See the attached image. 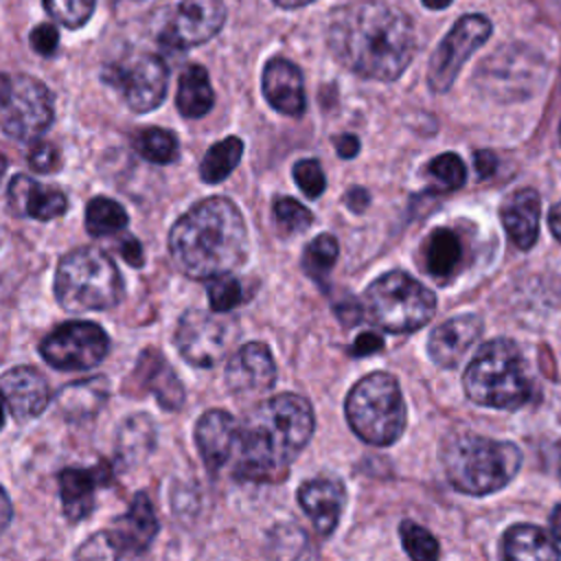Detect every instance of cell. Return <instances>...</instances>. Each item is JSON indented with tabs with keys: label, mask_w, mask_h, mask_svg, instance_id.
<instances>
[{
	"label": "cell",
	"mask_w": 561,
	"mask_h": 561,
	"mask_svg": "<svg viewBox=\"0 0 561 561\" xmlns=\"http://www.w3.org/2000/svg\"><path fill=\"white\" fill-rule=\"evenodd\" d=\"M158 533V519L151 500L145 491H138L125 515L116 517L107 530L118 557L142 554Z\"/></svg>",
	"instance_id": "16"
},
{
	"label": "cell",
	"mask_w": 561,
	"mask_h": 561,
	"mask_svg": "<svg viewBox=\"0 0 561 561\" xmlns=\"http://www.w3.org/2000/svg\"><path fill=\"white\" fill-rule=\"evenodd\" d=\"M460 261H462V243L451 228H436L423 241V267L436 280L451 278Z\"/></svg>",
	"instance_id": "28"
},
{
	"label": "cell",
	"mask_w": 561,
	"mask_h": 561,
	"mask_svg": "<svg viewBox=\"0 0 561 561\" xmlns=\"http://www.w3.org/2000/svg\"><path fill=\"white\" fill-rule=\"evenodd\" d=\"M449 482L469 495H489L506 486L522 465V451L508 440L458 434L443 449Z\"/></svg>",
	"instance_id": "4"
},
{
	"label": "cell",
	"mask_w": 561,
	"mask_h": 561,
	"mask_svg": "<svg viewBox=\"0 0 561 561\" xmlns=\"http://www.w3.org/2000/svg\"><path fill=\"white\" fill-rule=\"evenodd\" d=\"M134 149L149 162L156 164H167L173 162L180 153V145L173 131L162 129V127H147L140 129L134 140H131Z\"/></svg>",
	"instance_id": "33"
},
{
	"label": "cell",
	"mask_w": 561,
	"mask_h": 561,
	"mask_svg": "<svg viewBox=\"0 0 561 561\" xmlns=\"http://www.w3.org/2000/svg\"><path fill=\"white\" fill-rule=\"evenodd\" d=\"M44 9L53 20L66 28L83 26L94 9L96 0H42Z\"/></svg>",
	"instance_id": "38"
},
{
	"label": "cell",
	"mask_w": 561,
	"mask_h": 561,
	"mask_svg": "<svg viewBox=\"0 0 561 561\" xmlns=\"http://www.w3.org/2000/svg\"><path fill=\"white\" fill-rule=\"evenodd\" d=\"M127 226L125 208L110 197H94L85 208V228L92 237L114 234Z\"/></svg>",
	"instance_id": "34"
},
{
	"label": "cell",
	"mask_w": 561,
	"mask_h": 561,
	"mask_svg": "<svg viewBox=\"0 0 561 561\" xmlns=\"http://www.w3.org/2000/svg\"><path fill=\"white\" fill-rule=\"evenodd\" d=\"M110 348L105 331L88 320H70L48 333L42 344V357L57 370H85L96 366Z\"/></svg>",
	"instance_id": "12"
},
{
	"label": "cell",
	"mask_w": 561,
	"mask_h": 561,
	"mask_svg": "<svg viewBox=\"0 0 561 561\" xmlns=\"http://www.w3.org/2000/svg\"><path fill=\"white\" fill-rule=\"evenodd\" d=\"M491 22L480 13L462 15L440 39L436 46L430 66H427V83L430 90L443 94L456 81L465 61L491 37Z\"/></svg>",
	"instance_id": "11"
},
{
	"label": "cell",
	"mask_w": 561,
	"mask_h": 561,
	"mask_svg": "<svg viewBox=\"0 0 561 561\" xmlns=\"http://www.w3.org/2000/svg\"><path fill=\"white\" fill-rule=\"evenodd\" d=\"M121 256L134 265V267H140L142 261H145V254H142V245L136 237H127L121 241Z\"/></svg>",
	"instance_id": "47"
},
{
	"label": "cell",
	"mask_w": 561,
	"mask_h": 561,
	"mask_svg": "<svg viewBox=\"0 0 561 561\" xmlns=\"http://www.w3.org/2000/svg\"><path fill=\"white\" fill-rule=\"evenodd\" d=\"M112 478L105 460L90 469H64L59 473V497L64 513L70 522H81L92 513L94 506V489L99 484H107Z\"/></svg>",
	"instance_id": "23"
},
{
	"label": "cell",
	"mask_w": 561,
	"mask_h": 561,
	"mask_svg": "<svg viewBox=\"0 0 561 561\" xmlns=\"http://www.w3.org/2000/svg\"><path fill=\"white\" fill-rule=\"evenodd\" d=\"M399 535H401L408 557H412L416 561H434L438 557V541L434 539V535L430 530H425L423 526L414 524L412 519L401 522Z\"/></svg>",
	"instance_id": "36"
},
{
	"label": "cell",
	"mask_w": 561,
	"mask_h": 561,
	"mask_svg": "<svg viewBox=\"0 0 561 561\" xmlns=\"http://www.w3.org/2000/svg\"><path fill=\"white\" fill-rule=\"evenodd\" d=\"M313 434L311 403L294 392L261 401L239 427L234 473L243 480L276 482Z\"/></svg>",
	"instance_id": "2"
},
{
	"label": "cell",
	"mask_w": 561,
	"mask_h": 561,
	"mask_svg": "<svg viewBox=\"0 0 561 561\" xmlns=\"http://www.w3.org/2000/svg\"><path fill=\"white\" fill-rule=\"evenodd\" d=\"M278 7H283V9H298V7H305V4H309V2H313V0H274Z\"/></svg>",
	"instance_id": "55"
},
{
	"label": "cell",
	"mask_w": 561,
	"mask_h": 561,
	"mask_svg": "<svg viewBox=\"0 0 561 561\" xmlns=\"http://www.w3.org/2000/svg\"><path fill=\"white\" fill-rule=\"evenodd\" d=\"M239 438L234 419L224 410H208L197 419L195 443L199 456L210 473L219 471L232 456Z\"/></svg>",
	"instance_id": "21"
},
{
	"label": "cell",
	"mask_w": 561,
	"mask_h": 561,
	"mask_svg": "<svg viewBox=\"0 0 561 561\" xmlns=\"http://www.w3.org/2000/svg\"><path fill=\"white\" fill-rule=\"evenodd\" d=\"M351 430L368 445H392L405 430V405L399 381L390 373L362 377L346 397Z\"/></svg>",
	"instance_id": "7"
},
{
	"label": "cell",
	"mask_w": 561,
	"mask_h": 561,
	"mask_svg": "<svg viewBox=\"0 0 561 561\" xmlns=\"http://www.w3.org/2000/svg\"><path fill=\"white\" fill-rule=\"evenodd\" d=\"M230 340V322L202 309L186 311L175 329V346L180 355L197 368L215 366L226 355Z\"/></svg>",
	"instance_id": "13"
},
{
	"label": "cell",
	"mask_w": 561,
	"mask_h": 561,
	"mask_svg": "<svg viewBox=\"0 0 561 561\" xmlns=\"http://www.w3.org/2000/svg\"><path fill=\"white\" fill-rule=\"evenodd\" d=\"M335 151L340 158L348 160V158H355L357 151H359V140L353 136V134H342L335 138Z\"/></svg>",
	"instance_id": "48"
},
{
	"label": "cell",
	"mask_w": 561,
	"mask_h": 561,
	"mask_svg": "<svg viewBox=\"0 0 561 561\" xmlns=\"http://www.w3.org/2000/svg\"><path fill=\"white\" fill-rule=\"evenodd\" d=\"M4 171H7V158H4V153L0 151V180H2V175H4Z\"/></svg>",
	"instance_id": "56"
},
{
	"label": "cell",
	"mask_w": 561,
	"mask_h": 561,
	"mask_svg": "<svg viewBox=\"0 0 561 561\" xmlns=\"http://www.w3.org/2000/svg\"><path fill=\"white\" fill-rule=\"evenodd\" d=\"M206 289H208V300H210V309L215 313H226L230 309H234L241 300V285L234 276H230V272L226 274H217L206 278Z\"/></svg>",
	"instance_id": "40"
},
{
	"label": "cell",
	"mask_w": 561,
	"mask_h": 561,
	"mask_svg": "<svg viewBox=\"0 0 561 561\" xmlns=\"http://www.w3.org/2000/svg\"><path fill=\"white\" fill-rule=\"evenodd\" d=\"M548 224H550L552 234L561 241V202L550 208V213H548Z\"/></svg>",
	"instance_id": "52"
},
{
	"label": "cell",
	"mask_w": 561,
	"mask_h": 561,
	"mask_svg": "<svg viewBox=\"0 0 561 561\" xmlns=\"http://www.w3.org/2000/svg\"><path fill=\"white\" fill-rule=\"evenodd\" d=\"M263 94L276 112L285 116H300L305 112V83L300 68L283 57L270 59L263 70Z\"/></svg>",
	"instance_id": "22"
},
{
	"label": "cell",
	"mask_w": 561,
	"mask_h": 561,
	"mask_svg": "<svg viewBox=\"0 0 561 561\" xmlns=\"http://www.w3.org/2000/svg\"><path fill=\"white\" fill-rule=\"evenodd\" d=\"M430 178L440 191H456L467 180V167L456 153H440L427 164Z\"/></svg>",
	"instance_id": "37"
},
{
	"label": "cell",
	"mask_w": 561,
	"mask_h": 561,
	"mask_svg": "<svg viewBox=\"0 0 561 561\" xmlns=\"http://www.w3.org/2000/svg\"><path fill=\"white\" fill-rule=\"evenodd\" d=\"M364 316L388 333H412L436 311V296L405 272H388L373 280L362 298Z\"/></svg>",
	"instance_id": "8"
},
{
	"label": "cell",
	"mask_w": 561,
	"mask_h": 561,
	"mask_svg": "<svg viewBox=\"0 0 561 561\" xmlns=\"http://www.w3.org/2000/svg\"><path fill=\"white\" fill-rule=\"evenodd\" d=\"M226 381L232 392H265L276 381V364L263 342L243 344L226 366Z\"/></svg>",
	"instance_id": "17"
},
{
	"label": "cell",
	"mask_w": 561,
	"mask_h": 561,
	"mask_svg": "<svg viewBox=\"0 0 561 561\" xmlns=\"http://www.w3.org/2000/svg\"><path fill=\"white\" fill-rule=\"evenodd\" d=\"M337 259V241L331 234H318L302 252V270L318 283H322Z\"/></svg>",
	"instance_id": "35"
},
{
	"label": "cell",
	"mask_w": 561,
	"mask_h": 561,
	"mask_svg": "<svg viewBox=\"0 0 561 561\" xmlns=\"http://www.w3.org/2000/svg\"><path fill=\"white\" fill-rule=\"evenodd\" d=\"M0 239H2V234H0Z\"/></svg>",
	"instance_id": "58"
},
{
	"label": "cell",
	"mask_w": 561,
	"mask_h": 561,
	"mask_svg": "<svg viewBox=\"0 0 561 561\" xmlns=\"http://www.w3.org/2000/svg\"><path fill=\"white\" fill-rule=\"evenodd\" d=\"M274 221L276 226L280 228V232L285 234H296V232H302L305 228L311 226L313 217L311 213L294 197H278L274 202Z\"/></svg>",
	"instance_id": "39"
},
{
	"label": "cell",
	"mask_w": 561,
	"mask_h": 561,
	"mask_svg": "<svg viewBox=\"0 0 561 561\" xmlns=\"http://www.w3.org/2000/svg\"><path fill=\"white\" fill-rule=\"evenodd\" d=\"M543 77V57L524 44H506L497 48L478 70L480 85L504 101L530 96L541 85Z\"/></svg>",
	"instance_id": "10"
},
{
	"label": "cell",
	"mask_w": 561,
	"mask_h": 561,
	"mask_svg": "<svg viewBox=\"0 0 561 561\" xmlns=\"http://www.w3.org/2000/svg\"><path fill=\"white\" fill-rule=\"evenodd\" d=\"M495 164H497V160H495V156H493L491 151H478V153H476V169H478V175H480V178L493 175Z\"/></svg>",
	"instance_id": "50"
},
{
	"label": "cell",
	"mask_w": 561,
	"mask_h": 561,
	"mask_svg": "<svg viewBox=\"0 0 561 561\" xmlns=\"http://www.w3.org/2000/svg\"><path fill=\"white\" fill-rule=\"evenodd\" d=\"M423 7H427L430 11H440V9H447L454 0H421Z\"/></svg>",
	"instance_id": "54"
},
{
	"label": "cell",
	"mask_w": 561,
	"mask_h": 561,
	"mask_svg": "<svg viewBox=\"0 0 561 561\" xmlns=\"http://www.w3.org/2000/svg\"><path fill=\"white\" fill-rule=\"evenodd\" d=\"M482 320L476 313L454 316L440 322L427 337V353L440 368H454L480 340Z\"/></svg>",
	"instance_id": "18"
},
{
	"label": "cell",
	"mask_w": 561,
	"mask_h": 561,
	"mask_svg": "<svg viewBox=\"0 0 561 561\" xmlns=\"http://www.w3.org/2000/svg\"><path fill=\"white\" fill-rule=\"evenodd\" d=\"M550 533L557 541H561V504H557L550 513Z\"/></svg>",
	"instance_id": "53"
},
{
	"label": "cell",
	"mask_w": 561,
	"mask_h": 561,
	"mask_svg": "<svg viewBox=\"0 0 561 561\" xmlns=\"http://www.w3.org/2000/svg\"><path fill=\"white\" fill-rule=\"evenodd\" d=\"M327 42L342 66L375 81H394L416 53L412 18L383 0L340 7L329 20Z\"/></svg>",
	"instance_id": "1"
},
{
	"label": "cell",
	"mask_w": 561,
	"mask_h": 561,
	"mask_svg": "<svg viewBox=\"0 0 561 561\" xmlns=\"http://www.w3.org/2000/svg\"><path fill=\"white\" fill-rule=\"evenodd\" d=\"M502 554L506 559H559L561 550L550 541V537L533 524H515L502 537Z\"/></svg>",
	"instance_id": "29"
},
{
	"label": "cell",
	"mask_w": 561,
	"mask_h": 561,
	"mask_svg": "<svg viewBox=\"0 0 561 561\" xmlns=\"http://www.w3.org/2000/svg\"><path fill=\"white\" fill-rule=\"evenodd\" d=\"M462 383L473 403L497 410H517L528 403L533 394V381L526 375L522 351L506 337L486 342L473 355Z\"/></svg>",
	"instance_id": "5"
},
{
	"label": "cell",
	"mask_w": 561,
	"mask_h": 561,
	"mask_svg": "<svg viewBox=\"0 0 561 561\" xmlns=\"http://www.w3.org/2000/svg\"><path fill=\"white\" fill-rule=\"evenodd\" d=\"M53 123V94L28 75H0V129L13 140H37Z\"/></svg>",
	"instance_id": "9"
},
{
	"label": "cell",
	"mask_w": 561,
	"mask_h": 561,
	"mask_svg": "<svg viewBox=\"0 0 561 561\" xmlns=\"http://www.w3.org/2000/svg\"><path fill=\"white\" fill-rule=\"evenodd\" d=\"M381 348H383V337L368 331V333L357 335V340L351 346V355L353 357H364V355H373V353H377Z\"/></svg>",
	"instance_id": "45"
},
{
	"label": "cell",
	"mask_w": 561,
	"mask_h": 561,
	"mask_svg": "<svg viewBox=\"0 0 561 561\" xmlns=\"http://www.w3.org/2000/svg\"><path fill=\"white\" fill-rule=\"evenodd\" d=\"M31 46L35 53L39 55H53L57 50V44H59V33L53 24H37L31 35Z\"/></svg>",
	"instance_id": "44"
},
{
	"label": "cell",
	"mask_w": 561,
	"mask_h": 561,
	"mask_svg": "<svg viewBox=\"0 0 561 561\" xmlns=\"http://www.w3.org/2000/svg\"><path fill=\"white\" fill-rule=\"evenodd\" d=\"M335 313H337V318H340L342 324L353 327V324H357V322L362 320L364 309H362V302H357V300H346V302H342V305H335Z\"/></svg>",
	"instance_id": "46"
},
{
	"label": "cell",
	"mask_w": 561,
	"mask_h": 561,
	"mask_svg": "<svg viewBox=\"0 0 561 561\" xmlns=\"http://www.w3.org/2000/svg\"><path fill=\"white\" fill-rule=\"evenodd\" d=\"M175 103H178L180 114L186 118H202L204 114L210 112V107L215 103V94H213L206 68L188 66L182 72Z\"/></svg>",
	"instance_id": "30"
},
{
	"label": "cell",
	"mask_w": 561,
	"mask_h": 561,
	"mask_svg": "<svg viewBox=\"0 0 561 561\" xmlns=\"http://www.w3.org/2000/svg\"><path fill=\"white\" fill-rule=\"evenodd\" d=\"M2 403H4V399H2V394H0V430H2V425H4V408H2Z\"/></svg>",
	"instance_id": "57"
},
{
	"label": "cell",
	"mask_w": 561,
	"mask_h": 561,
	"mask_svg": "<svg viewBox=\"0 0 561 561\" xmlns=\"http://www.w3.org/2000/svg\"><path fill=\"white\" fill-rule=\"evenodd\" d=\"M7 202L18 217H31L37 221L55 219L68 206V199L61 188L42 184L24 173L13 175V180L9 182Z\"/></svg>",
	"instance_id": "19"
},
{
	"label": "cell",
	"mask_w": 561,
	"mask_h": 561,
	"mask_svg": "<svg viewBox=\"0 0 561 561\" xmlns=\"http://www.w3.org/2000/svg\"><path fill=\"white\" fill-rule=\"evenodd\" d=\"M226 20L221 0H182L169 20L162 42L171 48H193L208 42Z\"/></svg>",
	"instance_id": "15"
},
{
	"label": "cell",
	"mask_w": 561,
	"mask_h": 561,
	"mask_svg": "<svg viewBox=\"0 0 561 561\" xmlns=\"http://www.w3.org/2000/svg\"><path fill=\"white\" fill-rule=\"evenodd\" d=\"M103 77L123 94L125 103L134 112L142 114L156 110L162 103L167 94L169 70L160 57L140 55L131 64L110 66Z\"/></svg>",
	"instance_id": "14"
},
{
	"label": "cell",
	"mask_w": 561,
	"mask_h": 561,
	"mask_svg": "<svg viewBox=\"0 0 561 561\" xmlns=\"http://www.w3.org/2000/svg\"><path fill=\"white\" fill-rule=\"evenodd\" d=\"M55 296L72 313L112 309L123 296V280L103 250L85 245L68 252L59 261Z\"/></svg>",
	"instance_id": "6"
},
{
	"label": "cell",
	"mask_w": 561,
	"mask_h": 561,
	"mask_svg": "<svg viewBox=\"0 0 561 561\" xmlns=\"http://www.w3.org/2000/svg\"><path fill=\"white\" fill-rule=\"evenodd\" d=\"M134 386L151 392L164 410H178L184 403V388L158 348H145L140 353L134 370Z\"/></svg>",
	"instance_id": "26"
},
{
	"label": "cell",
	"mask_w": 561,
	"mask_h": 561,
	"mask_svg": "<svg viewBox=\"0 0 561 561\" xmlns=\"http://www.w3.org/2000/svg\"><path fill=\"white\" fill-rule=\"evenodd\" d=\"M500 217L508 239L519 250H530L539 237V217H541V197L535 188L513 191L500 208Z\"/></svg>",
	"instance_id": "25"
},
{
	"label": "cell",
	"mask_w": 561,
	"mask_h": 561,
	"mask_svg": "<svg viewBox=\"0 0 561 561\" xmlns=\"http://www.w3.org/2000/svg\"><path fill=\"white\" fill-rule=\"evenodd\" d=\"M344 202H346V206H348L353 213H362V210L368 206L370 197H368L366 188L353 186V188H348V193L344 195Z\"/></svg>",
	"instance_id": "49"
},
{
	"label": "cell",
	"mask_w": 561,
	"mask_h": 561,
	"mask_svg": "<svg viewBox=\"0 0 561 561\" xmlns=\"http://www.w3.org/2000/svg\"><path fill=\"white\" fill-rule=\"evenodd\" d=\"M107 399V379L105 377H88L81 381L68 383L59 397V412L68 421H85L101 412Z\"/></svg>",
	"instance_id": "27"
},
{
	"label": "cell",
	"mask_w": 561,
	"mask_h": 561,
	"mask_svg": "<svg viewBox=\"0 0 561 561\" xmlns=\"http://www.w3.org/2000/svg\"><path fill=\"white\" fill-rule=\"evenodd\" d=\"M559 134H561V129H559Z\"/></svg>",
	"instance_id": "59"
},
{
	"label": "cell",
	"mask_w": 561,
	"mask_h": 561,
	"mask_svg": "<svg viewBox=\"0 0 561 561\" xmlns=\"http://www.w3.org/2000/svg\"><path fill=\"white\" fill-rule=\"evenodd\" d=\"M0 394L18 421L37 416L48 405V383L31 366H15L0 377Z\"/></svg>",
	"instance_id": "20"
},
{
	"label": "cell",
	"mask_w": 561,
	"mask_h": 561,
	"mask_svg": "<svg viewBox=\"0 0 561 561\" xmlns=\"http://www.w3.org/2000/svg\"><path fill=\"white\" fill-rule=\"evenodd\" d=\"M294 180H296L298 188H300L307 197H311V199L320 197V193H322L324 186H327L324 171H322L320 162L313 160V158H305V160H298V162L294 164Z\"/></svg>",
	"instance_id": "41"
},
{
	"label": "cell",
	"mask_w": 561,
	"mask_h": 561,
	"mask_svg": "<svg viewBox=\"0 0 561 561\" xmlns=\"http://www.w3.org/2000/svg\"><path fill=\"white\" fill-rule=\"evenodd\" d=\"M61 164V156L59 149L48 142V140H37L33 142V147L28 149V167L37 173H50L55 169H59Z\"/></svg>",
	"instance_id": "42"
},
{
	"label": "cell",
	"mask_w": 561,
	"mask_h": 561,
	"mask_svg": "<svg viewBox=\"0 0 561 561\" xmlns=\"http://www.w3.org/2000/svg\"><path fill=\"white\" fill-rule=\"evenodd\" d=\"M75 557H77V559H118L116 548H114V543H112L107 530L92 535V537L75 552Z\"/></svg>",
	"instance_id": "43"
},
{
	"label": "cell",
	"mask_w": 561,
	"mask_h": 561,
	"mask_svg": "<svg viewBox=\"0 0 561 561\" xmlns=\"http://www.w3.org/2000/svg\"><path fill=\"white\" fill-rule=\"evenodd\" d=\"M344 500V486L333 478H313L298 489V502L320 535H331L335 530Z\"/></svg>",
	"instance_id": "24"
},
{
	"label": "cell",
	"mask_w": 561,
	"mask_h": 561,
	"mask_svg": "<svg viewBox=\"0 0 561 561\" xmlns=\"http://www.w3.org/2000/svg\"><path fill=\"white\" fill-rule=\"evenodd\" d=\"M169 252L191 278L206 280L232 272L248 256L245 219L228 197L202 199L173 224Z\"/></svg>",
	"instance_id": "3"
},
{
	"label": "cell",
	"mask_w": 561,
	"mask_h": 561,
	"mask_svg": "<svg viewBox=\"0 0 561 561\" xmlns=\"http://www.w3.org/2000/svg\"><path fill=\"white\" fill-rule=\"evenodd\" d=\"M156 445V425L147 414H131L116 432V451L125 462L142 460Z\"/></svg>",
	"instance_id": "31"
},
{
	"label": "cell",
	"mask_w": 561,
	"mask_h": 561,
	"mask_svg": "<svg viewBox=\"0 0 561 561\" xmlns=\"http://www.w3.org/2000/svg\"><path fill=\"white\" fill-rule=\"evenodd\" d=\"M9 522H11V500L0 486V533L9 526Z\"/></svg>",
	"instance_id": "51"
},
{
	"label": "cell",
	"mask_w": 561,
	"mask_h": 561,
	"mask_svg": "<svg viewBox=\"0 0 561 561\" xmlns=\"http://www.w3.org/2000/svg\"><path fill=\"white\" fill-rule=\"evenodd\" d=\"M241 153H243V140L239 136H228L215 142L213 147H208V151L202 158L199 178L206 184H217L226 180L237 169Z\"/></svg>",
	"instance_id": "32"
}]
</instances>
